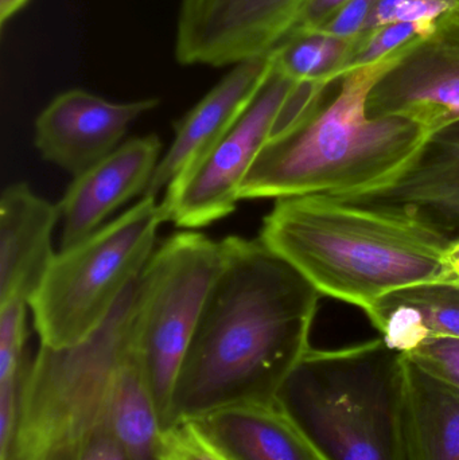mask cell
I'll list each match as a JSON object with an SVG mask.
<instances>
[{
    "label": "cell",
    "mask_w": 459,
    "mask_h": 460,
    "mask_svg": "<svg viewBox=\"0 0 459 460\" xmlns=\"http://www.w3.org/2000/svg\"><path fill=\"white\" fill-rule=\"evenodd\" d=\"M223 259L221 241L185 230L163 241L137 279L135 341L164 431L181 367Z\"/></svg>",
    "instance_id": "obj_7"
},
{
    "label": "cell",
    "mask_w": 459,
    "mask_h": 460,
    "mask_svg": "<svg viewBox=\"0 0 459 460\" xmlns=\"http://www.w3.org/2000/svg\"><path fill=\"white\" fill-rule=\"evenodd\" d=\"M458 3L459 0H379L366 32L403 22H438Z\"/></svg>",
    "instance_id": "obj_22"
},
{
    "label": "cell",
    "mask_w": 459,
    "mask_h": 460,
    "mask_svg": "<svg viewBox=\"0 0 459 460\" xmlns=\"http://www.w3.org/2000/svg\"><path fill=\"white\" fill-rule=\"evenodd\" d=\"M452 283L458 284V286H459V280L452 281Z\"/></svg>",
    "instance_id": "obj_30"
},
{
    "label": "cell",
    "mask_w": 459,
    "mask_h": 460,
    "mask_svg": "<svg viewBox=\"0 0 459 460\" xmlns=\"http://www.w3.org/2000/svg\"><path fill=\"white\" fill-rule=\"evenodd\" d=\"M163 460H228L209 445L189 423L164 431Z\"/></svg>",
    "instance_id": "obj_25"
},
{
    "label": "cell",
    "mask_w": 459,
    "mask_h": 460,
    "mask_svg": "<svg viewBox=\"0 0 459 460\" xmlns=\"http://www.w3.org/2000/svg\"><path fill=\"white\" fill-rule=\"evenodd\" d=\"M228 460H326L279 402H237L188 421Z\"/></svg>",
    "instance_id": "obj_15"
},
{
    "label": "cell",
    "mask_w": 459,
    "mask_h": 460,
    "mask_svg": "<svg viewBox=\"0 0 459 460\" xmlns=\"http://www.w3.org/2000/svg\"><path fill=\"white\" fill-rule=\"evenodd\" d=\"M30 0H0V29H4L5 23L13 15L23 10Z\"/></svg>",
    "instance_id": "obj_28"
},
{
    "label": "cell",
    "mask_w": 459,
    "mask_h": 460,
    "mask_svg": "<svg viewBox=\"0 0 459 460\" xmlns=\"http://www.w3.org/2000/svg\"><path fill=\"white\" fill-rule=\"evenodd\" d=\"M46 460H131L112 429L97 427L61 446Z\"/></svg>",
    "instance_id": "obj_24"
},
{
    "label": "cell",
    "mask_w": 459,
    "mask_h": 460,
    "mask_svg": "<svg viewBox=\"0 0 459 460\" xmlns=\"http://www.w3.org/2000/svg\"><path fill=\"white\" fill-rule=\"evenodd\" d=\"M366 111L407 119L428 137L459 123V3L377 81Z\"/></svg>",
    "instance_id": "obj_10"
},
{
    "label": "cell",
    "mask_w": 459,
    "mask_h": 460,
    "mask_svg": "<svg viewBox=\"0 0 459 460\" xmlns=\"http://www.w3.org/2000/svg\"><path fill=\"white\" fill-rule=\"evenodd\" d=\"M137 281L85 342L40 345L24 376L7 460H46L102 426L115 431L131 460H163L164 429L135 341Z\"/></svg>",
    "instance_id": "obj_3"
},
{
    "label": "cell",
    "mask_w": 459,
    "mask_h": 460,
    "mask_svg": "<svg viewBox=\"0 0 459 460\" xmlns=\"http://www.w3.org/2000/svg\"><path fill=\"white\" fill-rule=\"evenodd\" d=\"M166 221L156 197L143 196L115 220L56 253L29 300L40 345L72 348L102 329L145 270Z\"/></svg>",
    "instance_id": "obj_6"
},
{
    "label": "cell",
    "mask_w": 459,
    "mask_h": 460,
    "mask_svg": "<svg viewBox=\"0 0 459 460\" xmlns=\"http://www.w3.org/2000/svg\"><path fill=\"white\" fill-rule=\"evenodd\" d=\"M377 3L379 0H349L317 30L344 40H356L366 32Z\"/></svg>",
    "instance_id": "obj_26"
},
{
    "label": "cell",
    "mask_w": 459,
    "mask_h": 460,
    "mask_svg": "<svg viewBox=\"0 0 459 460\" xmlns=\"http://www.w3.org/2000/svg\"><path fill=\"white\" fill-rule=\"evenodd\" d=\"M296 81L275 69L236 123L164 193L162 209L178 228L199 229L236 210L240 188L264 146L279 128Z\"/></svg>",
    "instance_id": "obj_8"
},
{
    "label": "cell",
    "mask_w": 459,
    "mask_h": 460,
    "mask_svg": "<svg viewBox=\"0 0 459 460\" xmlns=\"http://www.w3.org/2000/svg\"><path fill=\"white\" fill-rule=\"evenodd\" d=\"M406 460H459V392L406 357Z\"/></svg>",
    "instance_id": "obj_18"
},
{
    "label": "cell",
    "mask_w": 459,
    "mask_h": 460,
    "mask_svg": "<svg viewBox=\"0 0 459 460\" xmlns=\"http://www.w3.org/2000/svg\"><path fill=\"white\" fill-rule=\"evenodd\" d=\"M437 23L438 22H403L385 24L379 29L364 32L356 40L355 48L348 62V73L380 61L395 51L428 37L436 29Z\"/></svg>",
    "instance_id": "obj_21"
},
{
    "label": "cell",
    "mask_w": 459,
    "mask_h": 460,
    "mask_svg": "<svg viewBox=\"0 0 459 460\" xmlns=\"http://www.w3.org/2000/svg\"><path fill=\"white\" fill-rule=\"evenodd\" d=\"M310 0H181L175 58L223 67L274 50Z\"/></svg>",
    "instance_id": "obj_9"
},
{
    "label": "cell",
    "mask_w": 459,
    "mask_h": 460,
    "mask_svg": "<svg viewBox=\"0 0 459 460\" xmlns=\"http://www.w3.org/2000/svg\"><path fill=\"white\" fill-rule=\"evenodd\" d=\"M339 199L406 208L450 234L452 230H458L459 234V123L430 137L395 182L372 193Z\"/></svg>",
    "instance_id": "obj_16"
},
{
    "label": "cell",
    "mask_w": 459,
    "mask_h": 460,
    "mask_svg": "<svg viewBox=\"0 0 459 460\" xmlns=\"http://www.w3.org/2000/svg\"><path fill=\"white\" fill-rule=\"evenodd\" d=\"M259 238L321 295L364 311L398 289L453 281L446 252L455 237L406 208L286 197L264 217Z\"/></svg>",
    "instance_id": "obj_2"
},
{
    "label": "cell",
    "mask_w": 459,
    "mask_h": 460,
    "mask_svg": "<svg viewBox=\"0 0 459 460\" xmlns=\"http://www.w3.org/2000/svg\"><path fill=\"white\" fill-rule=\"evenodd\" d=\"M348 2L349 0H310L305 7L296 29L291 32L320 29L334 13H339Z\"/></svg>",
    "instance_id": "obj_27"
},
{
    "label": "cell",
    "mask_w": 459,
    "mask_h": 460,
    "mask_svg": "<svg viewBox=\"0 0 459 460\" xmlns=\"http://www.w3.org/2000/svg\"><path fill=\"white\" fill-rule=\"evenodd\" d=\"M158 135L134 137L75 177L58 202L62 220L61 249L80 243L104 226L119 208L142 196L161 156Z\"/></svg>",
    "instance_id": "obj_12"
},
{
    "label": "cell",
    "mask_w": 459,
    "mask_h": 460,
    "mask_svg": "<svg viewBox=\"0 0 459 460\" xmlns=\"http://www.w3.org/2000/svg\"><path fill=\"white\" fill-rule=\"evenodd\" d=\"M58 220V207L27 183H13L2 191L0 305L16 299L29 305L56 256L51 237Z\"/></svg>",
    "instance_id": "obj_14"
},
{
    "label": "cell",
    "mask_w": 459,
    "mask_h": 460,
    "mask_svg": "<svg viewBox=\"0 0 459 460\" xmlns=\"http://www.w3.org/2000/svg\"><path fill=\"white\" fill-rule=\"evenodd\" d=\"M223 267L175 383L167 429L237 402H277L310 349L321 294L260 238L221 241Z\"/></svg>",
    "instance_id": "obj_1"
},
{
    "label": "cell",
    "mask_w": 459,
    "mask_h": 460,
    "mask_svg": "<svg viewBox=\"0 0 459 460\" xmlns=\"http://www.w3.org/2000/svg\"><path fill=\"white\" fill-rule=\"evenodd\" d=\"M404 356L431 377L459 392V338H436Z\"/></svg>",
    "instance_id": "obj_23"
},
{
    "label": "cell",
    "mask_w": 459,
    "mask_h": 460,
    "mask_svg": "<svg viewBox=\"0 0 459 460\" xmlns=\"http://www.w3.org/2000/svg\"><path fill=\"white\" fill-rule=\"evenodd\" d=\"M27 302L0 305V439H13L18 423L19 400L26 376Z\"/></svg>",
    "instance_id": "obj_20"
},
{
    "label": "cell",
    "mask_w": 459,
    "mask_h": 460,
    "mask_svg": "<svg viewBox=\"0 0 459 460\" xmlns=\"http://www.w3.org/2000/svg\"><path fill=\"white\" fill-rule=\"evenodd\" d=\"M446 264L453 276V281L459 280V234L450 243L446 252Z\"/></svg>",
    "instance_id": "obj_29"
},
{
    "label": "cell",
    "mask_w": 459,
    "mask_h": 460,
    "mask_svg": "<svg viewBox=\"0 0 459 460\" xmlns=\"http://www.w3.org/2000/svg\"><path fill=\"white\" fill-rule=\"evenodd\" d=\"M274 72L271 51L239 64L182 119L175 121V137L159 161L143 196L156 197L196 164L245 112Z\"/></svg>",
    "instance_id": "obj_13"
},
{
    "label": "cell",
    "mask_w": 459,
    "mask_h": 460,
    "mask_svg": "<svg viewBox=\"0 0 459 460\" xmlns=\"http://www.w3.org/2000/svg\"><path fill=\"white\" fill-rule=\"evenodd\" d=\"M356 40L320 30L291 32L271 51L275 69L296 83L333 85L348 73Z\"/></svg>",
    "instance_id": "obj_19"
},
{
    "label": "cell",
    "mask_w": 459,
    "mask_h": 460,
    "mask_svg": "<svg viewBox=\"0 0 459 460\" xmlns=\"http://www.w3.org/2000/svg\"><path fill=\"white\" fill-rule=\"evenodd\" d=\"M161 100L112 102L83 89L51 100L35 121V147L49 164L77 177L119 147L128 127Z\"/></svg>",
    "instance_id": "obj_11"
},
{
    "label": "cell",
    "mask_w": 459,
    "mask_h": 460,
    "mask_svg": "<svg viewBox=\"0 0 459 460\" xmlns=\"http://www.w3.org/2000/svg\"><path fill=\"white\" fill-rule=\"evenodd\" d=\"M366 314L391 349L409 354L436 338H459V286L406 287L380 297Z\"/></svg>",
    "instance_id": "obj_17"
},
{
    "label": "cell",
    "mask_w": 459,
    "mask_h": 460,
    "mask_svg": "<svg viewBox=\"0 0 459 460\" xmlns=\"http://www.w3.org/2000/svg\"><path fill=\"white\" fill-rule=\"evenodd\" d=\"M406 356L383 338L310 348L278 402L326 460H406Z\"/></svg>",
    "instance_id": "obj_5"
},
{
    "label": "cell",
    "mask_w": 459,
    "mask_h": 460,
    "mask_svg": "<svg viewBox=\"0 0 459 460\" xmlns=\"http://www.w3.org/2000/svg\"><path fill=\"white\" fill-rule=\"evenodd\" d=\"M409 46L348 73L333 96L329 89L304 118L275 132L242 183L240 201L313 194L350 199L395 182L430 137L407 119L372 118L366 104Z\"/></svg>",
    "instance_id": "obj_4"
}]
</instances>
